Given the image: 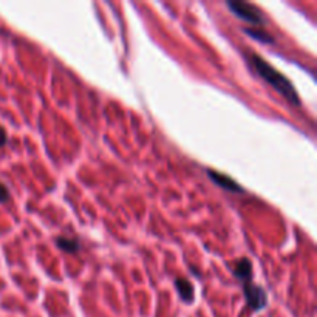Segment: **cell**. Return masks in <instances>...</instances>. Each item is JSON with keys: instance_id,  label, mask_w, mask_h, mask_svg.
Returning a JSON list of instances; mask_svg holds the SVG:
<instances>
[{"instance_id": "obj_1", "label": "cell", "mask_w": 317, "mask_h": 317, "mask_svg": "<svg viewBox=\"0 0 317 317\" xmlns=\"http://www.w3.org/2000/svg\"><path fill=\"white\" fill-rule=\"evenodd\" d=\"M246 58H248L249 65L257 71L258 76L261 79H265L268 84L273 85L289 104L300 105V99H298V95L296 93L293 84L289 82V79L286 76H283L274 67H271L263 58L258 56V54H248Z\"/></svg>"}, {"instance_id": "obj_2", "label": "cell", "mask_w": 317, "mask_h": 317, "mask_svg": "<svg viewBox=\"0 0 317 317\" xmlns=\"http://www.w3.org/2000/svg\"><path fill=\"white\" fill-rule=\"evenodd\" d=\"M228 6L235 16L243 19L244 22H249L252 25L265 23V17L261 14V11L248 2H228Z\"/></svg>"}, {"instance_id": "obj_3", "label": "cell", "mask_w": 317, "mask_h": 317, "mask_svg": "<svg viewBox=\"0 0 317 317\" xmlns=\"http://www.w3.org/2000/svg\"><path fill=\"white\" fill-rule=\"evenodd\" d=\"M244 297H246L248 305L256 311L263 310V308L266 306V303H268L265 289L261 286H258V285H252V283L244 285Z\"/></svg>"}, {"instance_id": "obj_4", "label": "cell", "mask_w": 317, "mask_h": 317, "mask_svg": "<svg viewBox=\"0 0 317 317\" xmlns=\"http://www.w3.org/2000/svg\"><path fill=\"white\" fill-rule=\"evenodd\" d=\"M207 174H209V178L214 181V183L218 184L220 187H223L226 190H231V192H237V194L243 192V187L237 183V181H234L231 177L218 174V172H215V170H207Z\"/></svg>"}, {"instance_id": "obj_5", "label": "cell", "mask_w": 317, "mask_h": 317, "mask_svg": "<svg viewBox=\"0 0 317 317\" xmlns=\"http://www.w3.org/2000/svg\"><path fill=\"white\" fill-rule=\"evenodd\" d=\"M232 271H234V276L243 280V282H248L252 276V265L248 258H240L237 263L232 266Z\"/></svg>"}, {"instance_id": "obj_6", "label": "cell", "mask_w": 317, "mask_h": 317, "mask_svg": "<svg viewBox=\"0 0 317 317\" xmlns=\"http://www.w3.org/2000/svg\"><path fill=\"white\" fill-rule=\"evenodd\" d=\"M175 288H177L179 297L183 298L184 302L190 303V302L194 300V288H192V285H190L189 280H186V278H177L175 280Z\"/></svg>"}, {"instance_id": "obj_7", "label": "cell", "mask_w": 317, "mask_h": 317, "mask_svg": "<svg viewBox=\"0 0 317 317\" xmlns=\"http://www.w3.org/2000/svg\"><path fill=\"white\" fill-rule=\"evenodd\" d=\"M56 244H58V248H60L62 251H65V252H70V254H75L79 251L80 248V244L76 238H67V237H60L56 240Z\"/></svg>"}, {"instance_id": "obj_8", "label": "cell", "mask_w": 317, "mask_h": 317, "mask_svg": "<svg viewBox=\"0 0 317 317\" xmlns=\"http://www.w3.org/2000/svg\"><path fill=\"white\" fill-rule=\"evenodd\" d=\"M244 33L249 34L251 38H254V39H257V40H260V42H263V43H273V42H274L273 36L268 34L266 31L258 30V28H244Z\"/></svg>"}, {"instance_id": "obj_9", "label": "cell", "mask_w": 317, "mask_h": 317, "mask_svg": "<svg viewBox=\"0 0 317 317\" xmlns=\"http://www.w3.org/2000/svg\"><path fill=\"white\" fill-rule=\"evenodd\" d=\"M8 200H10V192L3 184H0V203H5Z\"/></svg>"}, {"instance_id": "obj_10", "label": "cell", "mask_w": 317, "mask_h": 317, "mask_svg": "<svg viewBox=\"0 0 317 317\" xmlns=\"http://www.w3.org/2000/svg\"><path fill=\"white\" fill-rule=\"evenodd\" d=\"M6 144V132L3 127H0V147L5 146Z\"/></svg>"}]
</instances>
